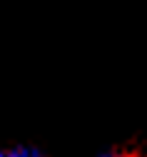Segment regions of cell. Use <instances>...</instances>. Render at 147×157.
Instances as JSON below:
<instances>
[{"mask_svg":"<svg viewBox=\"0 0 147 157\" xmlns=\"http://www.w3.org/2000/svg\"><path fill=\"white\" fill-rule=\"evenodd\" d=\"M0 157H37V155L25 152V150H13V152H0Z\"/></svg>","mask_w":147,"mask_h":157,"instance_id":"1","label":"cell"},{"mask_svg":"<svg viewBox=\"0 0 147 157\" xmlns=\"http://www.w3.org/2000/svg\"><path fill=\"white\" fill-rule=\"evenodd\" d=\"M105 157H137L135 152H127V150H120V152H110V155H105Z\"/></svg>","mask_w":147,"mask_h":157,"instance_id":"2","label":"cell"}]
</instances>
